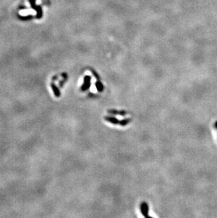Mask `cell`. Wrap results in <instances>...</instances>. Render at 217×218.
I'll return each instance as SVG.
<instances>
[{
  "instance_id": "6",
  "label": "cell",
  "mask_w": 217,
  "mask_h": 218,
  "mask_svg": "<svg viewBox=\"0 0 217 218\" xmlns=\"http://www.w3.org/2000/svg\"><path fill=\"white\" fill-rule=\"evenodd\" d=\"M95 86H96V88H97V90H98L99 92H102L104 90V86L103 84H102V83L99 81H97V82L95 83Z\"/></svg>"
},
{
  "instance_id": "1",
  "label": "cell",
  "mask_w": 217,
  "mask_h": 218,
  "mask_svg": "<svg viewBox=\"0 0 217 218\" xmlns=\"http://www.w3.org/2000/svg\"><path fill=\"white\" fill-rule=\"evenodd\" d=\"M140 211L142 215L146 218H150L151 217L149 215V206L147 202H143L140 205Z\"/></svg>"
},
{
  "instance_id": "9",
  "label": "cell",
  "mask_w": 217,
  "mask_h": 218,
  "mask_svg": "<svg viewBox=\"0 0 217 218\" xmlns=\"http://www.w3.org/2000/svg\"><path fill=\"white\" fill-rule=\"evenodd\" d=\"M215 127H216V129H217V121L215 122Z\"/></svg>"
},
{
  "instance_id": "2",
  "label": "cell",
  "mask_w": 217,
  "mask_h": 218,
  "mask_svg": "<svg viewBox=\"0 0 217 218\" xmlns=\"http://www.w3.org/2000/svg\"><path fill=\"white\" fill-rule=\"evenodd\" d=\"M90 82H91V77L90 76H85L84 78V83L82 86L80 87V90L82 92L86 91L90 88Z\"/></svg>"
},
{
  "instance_id": "8",
  "label": "cell",
  "mask_w": 217,
  "mask_h": 218,
  "mask_svg": "<svg viewBox=\"0 0 217 218\" xmlns=\"http://www.w3.org/2000/svg\"><path fill=\"white\" fill-rule=\"evenodd\" d=\"M93 73L94 76H95V78H98V79H99V75H98V74H96V73L95 72V71H93Z\"/></svg>"
},
{
  "instance_id": "3",
  "label": "cell",
  "mask_w": 217,
  "mask_h": 218,
  "mask_svg": "<svg viewBox=\"0 0 217 218\" xmlns=\"http://www.w3.org/2000/svg\"><path fill=\"white\" fill-rule=\"evenodd\" d=\"M104 119L106 121H109V122L113 123V124H118V123H119V122H120V121L118 120V119L117 118H116V117H109V116H105Z\"/></svg>"
},
{
  "instance_id": "7",
  "label": "cell",
  "mask_w": 217,
  "mask_h": 218,
  "mask_svg": "<svg viewBox=\"0 0 217 218\" xmlns=\"http://www.w3.org/2000/svg\"><path fill=\"white\" fill-rule=\"evenodd\" d=\"M130 121H131V119H123V120H121L120 122H119V124L121 125V126H126V125L128 124L130 122Z\"/></svg>"
},
{
  "instance_id": "5",
  "label": "cell",
  "mask_w": 217,
  "mask_h": 218,
  "mask_svg": "<svg viewBox=\"0 0 217 218\" xmlns=\"http://www.w3.org/2000/svg\"><path fill=\"white\" fill-rule=\"evenodd\" d=\"M51 88H52V90H53V91H54V95H55L56 97H57V98L60 97L61 92H60V90H59V88H57V87L54 84H51Z\"/></svg>"
},
{
  "instance_id": "4",
  "label": "cell",
  "mask_w": 217,
  "mask_h": 218,
  "mask_svg": "<svg viewBox=\"0 0 217 218\" xmlns=\"http://www.w3.org/2000/svg\"><path fill=\"white\" fill-rule=\"evenodd\" d=\"M108 113L111 114V115H119L121 116H125L127 114V112L122 110V111H117L114 110V109H111V110H108Z\"/></svg>"
}]
</instances>
